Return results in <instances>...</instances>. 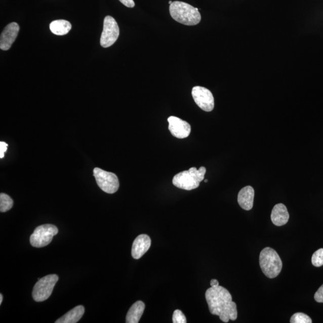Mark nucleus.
Masks as SVG:
<instances>
[{
	"mask_svg": "<svg viewBox=\"0 0 323 323\" xmlns=\"http://www.w3.org/2000/svg\"><path fill=\"white\" fill-rule=\"evenodd\" d=\"M209 310L213 315H218L221 320L228 322L238 317L236 304L226 289L222 286L212 287L206 292Z\"/></svg>",
	"mask_w": 323,
	"mask_h": 323,
	"instance_id": "f257e3e1",
	"label": "nucleus"
},
{
	"mask_svg": "<svg viewBox=\"0 0 323 323\" xmlns=\"http://www.w3.org/2000/svg\"><path fill=\"white\" fill-rule=\"evenodd\" d=\"M94 176L98 186L104 192L113 194L119 188V181L116 174L107 172L99 168L94 170Z\"/></svg>",
	"mask_w": 323,
	"mask_h": 323,
	"instance_id": "0eeeda50",
	"label": "nucleus"
},
{
	"mask_svg": "<svg viewBox=\"0 0 323 323\" xmlns=\"http://www.w3.org/2000/svg\"><path fill=\"white\" fill-rule=\"evenodd\" d=\"M85 313L84 306L78 305L66 313L60 318L55 321L56 323H75L77 322L83 317Z\"/></svg>",
	"mask_w": 323,
	"mask_h": 323,
	"instance_id": "2eb2a0df",
	"label": "nucleus"
},
{
	"mask_svg": "<svg viewBox=\"0 0 323 323\" xmlns=\"http://www.w3.org/2000/svg\"><path fill=\"white\" fill-rule=\"evenodd\" d=\"M206 173V168L201 167L199 170L195 167L190 168L188 171H184L177 174L173 178L174 185L181 189L192 190L199 186L201 181L204 179Z\"/></svg>",
	"mask_w": 323,
	"mask_h": 323,
	"instance_id": "7ed1b4c3",
	"label": "nucleus"
},
{
	"mask_svg": "<svg viewBox=\"0 0 323 323\" xmlns=\"http://www.w3.org/2000/svg\"><path fill=\"white\" fill-rule=\"evenodd\" d=\"M314 299L316 302L323 303V285L319 288L315 293Z\"/></svg>",
	"mask_w": 323,
	"mask_h": 323,
	"instance_id": "4be33fe9",
	"label": "nucleus"
},
{
	"mask_svg": "<svg viewBox=\"0 0 323 323\" xmlns=\"http://www.w3.org/2000/svg\"><path fill=\"white\" fill-rule=\"evenodd\" d=\"M8 144L3 141L0 142V158H2L5 156V153L6 150H8Z\"/></svg>",
	"mask_w": 323,
	"mask_h": 323,
	"instance_id": "5701e85b",
	"label": "nucleus"
},
{
	"mask_svg": "<svg viewBox=\"0 0 323 323\" xmlns=\"http://www.w3.org/2000/svg\"><path fill=\"white\" fill-rule=\"evenodd\" d=\"M208 182V180H205V183H207Z\"/></svg>",
	"mask_w": 323,
	"mask_h": 323,
	"instance_id": "cd10ccee",
	"label": "nucleus"
},
{
	"mask_svg": "<svg viewBox=\"0 0 323 323\" xmlns=\"http://www.w3.org/2000/svg\"><path fill=\"white\" fill-rule=\"evenodd\" d=\"M170 13L175 21L183 25L193 26L201 21L199 9L182 2H174L170 5Z\"/></svg>",
	"mask_w": 323,
	"mask_h": 323,
	"instance_id": "f03ea898",
	"label": "nucleus"
},
{
	"mask_svg": "<svg viewBox=\"0 0 323 323\" xmlns=\"http://www.w3.org/2000/svg\"><path fill=\"white\" fill-rule=\"evenodd\" d=\"M271 218L275 226H284L288 222L289 214L286 207L282 204H276L273 208Z\"/></svg>",
	"mask_w": 323,
	"mask_h": 323,
	"instance_id": "4468645a",
	"label": "nucleus"
},
{
	"mask_svg": "<svg viewBox=\"0 0 323 323\" xmlns=\"http://www.w3.org/2000/svg\"><path fill=\"white\" fill-rule=\"evenodd\" d=\"M211 287H216L219 286V282L216 279H212V281H210Z\"/></svg>",
	"mask_w": 323,
	"mask_h": 323,
	"instance_id": "393cba45",
	"label": "nucleus"
},
{
	"mask_svg": "<svg viewBox=\"0 0 323 323\" xmlns=\"http://www.w3.org/2000/svg\"><path fill=\"white\" fill-rule=\"evenodd\" d=\"M311 262L312 265L315 267L323 265V249H319L313 254Z\"/></svg>",
	"mask_w": 323,
	"mask_h": 323,
	"instance_id": "aec40b11",
	"label": "nucleus"
},
{
	"mask_svg": "<svg viewBox=\"0 0 323 323\" xmlns=\"http://www.w3.org/2000/svg\"><path fill=\"white\" fill-rule=\"evenodd\" d=\"M192 95L194 102L199 108L207 112L212 111L214 107V99L208 89L201 87H194L192 89Z\"/></svg>",
	"mask_w": 323,
	"mask_h": 323,
	"instance_id": "1a4fd4ad",
	"label": "nucleus"
},
{
	"mask_svg": "<svg viewBox=\"0 0 323 323\" xmlns=\"http://www.w3.org/2000/svg\"><path fill=\"white\" fill-rule=\"evenodd\" d=\"M145 304L142 301H137L132 305L126 317L127 323H138L143 315Z\"/></svg>",
	"mask_w": 323,
	"mask_h": 323,
	"instance_id": "dca6fc26",
	"label": "nucleus"
},
{
	"mask_svg": "<svg viewBox=\"0 0 323 323\" xmlns=\"http://www.w3.org/2000/svg\"><path fill=\"white\" fill-rule=\"evenodd\" d=\"M255 197V190L250 186H246L239 191L238 203L243 209L249 211L252 209Z\"/></svg>",
	"mask_w": 323,
	"mask_h": 323,
	"instance_id": "ddd939ff",
	"label": "nucleus"
},
{
	"mask_svg": "<svg viewBox=\"0 0 323 323\" xmlns=\"http://www.w3.org/2000/svg\"><path fill=\"white\" fill-rule=\"evenodd\" d=\"M19 31V26L16 22L7 25L0 37V49L8 51L15 41Z\"/></svg>",
	"mask_w": 323,
	"mask_h": 323,
	"instance_id": "9b49d317",
	"label": "nucleus"
},
{
	"mask_svg": "<svg viewBox=\"0 0 323 323\" xmlns=\"http://www.w3.org/2000/svg\"><path fill=\"white\" fill-rule=\"evenodd\" d=\"M3 296L2 294H0V305L2 304Z\"/></svg>",
	"mask_w": 323,
	"mask_h": 323,
	"instance_id": "a878e982",
	"label": "nucleus"
},
{
	"mask_svg": "<svg viewBox=\"0 0 323 323\" xmlns=\"http://www.w3.org/2000/svg\"><path fill=\"white\" fill-rule=\"evenodd\" d=\"M172 3H173V2H172V1H170V2H169V4H170V5L172 4Z\"/></svg>",
	"mask_w": 323,
	"mask_h": 323,
	"instance_id": "bb28decb",
	"label": "nucleus"
},
{
	"mask_svg": "<svg viewBox=\"0 0 323 323\" xmlns=\"http://www.w3.org/2000/svg\"><path fill=\"white\" fill-rule=\"evenodd\" d=\"M151 239L146 234H141L134 240L132 247V256L135 259H139L150 249Z\"/></svg>",
	"mask_w": 323,
	"mask_h": 323,
	"instance_id": "f8f14e48",
	"label": "nucleus"
},
{
	"mask_svg": "<svg viewBox=\"0 0 323 323\" xmlns=\"http://www.w3.org/2000/svg\"><path fill=\"white\" fill-rule=\"evenodd\" d=\"M58 233L57 226L46 224L39 226L34 230L30 236V243L32 247L42 248L52 242L53 238Z\"/></svg>",
	"mask_w": 323,
	"mask_h": 323,
	"instance_id": "423d86ee",
	"label": "nucleus"
},
{
	"mask_svg": "<svg viewBox=\"0 0 323 323\" xmlns=\"http://www.w3.org/2000/svg\"><path fill=\"white\" fill-rule=\"evenodd\" d=\"M58 279V276L55 274L48 275L38 279L32 291V295L34 301L44 302L50 297Z\"/></svg>",
	"mask_w": 323,
	"mask_h": 323,
	"instance_id": "39448f33",
	"label": "nucleus"
},
{
	"mask_svg": "<svg viewBox=\"0 0 323 323\" xmlns=\"http://www.w3.org/2000/svg\"><path fill=\"white\" fill-rule=\"evenodd\" d=\"M119 36V28L113 17L107 16L104 21V28L100 39L102 47L107 48L113 45Z\"/></svg>",
	"mask_w": 323,
	"mask_h": 323,
	"instance_id": "6e6552de",
	"label": "nucleus"
},
{
	"mask_svg": "<svg viewBox=\"0 0 323 323\" xmlns=\"http://www.w3.org/2000/svg\"><path fill=\"white\" fill-rule=\"evenodd\" d=\"M168 122L169 123V130L174 137L183 139L189 136L191 127L187 122L175 116L168 117Z\"/></svg>",
	"mask_w": 323,
	"mask_h": 323,
	"instance_id": "9d476101",
	"label": "nucleus"
},
{
	"mask_svg": "<svg viewBox=\"0 0 323 323\" xmlns=\"http://www.w3.org/2000/svg\"><path fill=\"white\" fill-rule=\"evenodd\" d=\"M173 322L174 323H186V316L184 315L182 311L179 309L174 311L173 315Z\"/></svg>",
	"mask_w": 323,
	"mask_h": 323,
	"instance_id": "412c9836",
	"label": "nucleus"
},
{
	"mask_svg": "<svg viewBox=\"0 0 323 323\" xmlns=\"http://www.w3.org/2000/svg\"><path fill=\"white\" fill-rule=\"evenodd\" d=\"M259 263L263 273L269 278H276L282 268V260L278 254L270 247H266L262 250Z\"/></svg>",
	"mask_w": 323,
	"mask_h": 323,
	"instance_id": "20e7f679",
	"label": "nucleus"
},
{
	"mask_svg": "<svg viewBox=\"0 0 323 323\" xmlns=\"http://www.w3.org/2000/svg\"><path fill=\"white\" fill-rule=\"evenodd\" d=\"M119 1L128 8H133L135 6V3L133 0H119Z\"/></svg>",
	"mask_w": 323,
	"mask_h": 323,
	"instance_id": "b1692460",
	"label": "nucleus"
},
{
	"mask_svg": "<svg viewBox=\"0 0 323 323\" xmlns=\"http://www.w3.org/2000/svg\"><path fill=\"white\" fill-rule=\"evenodd\" d=\"M71 25L65 20H56L50 24V29L53 34L57 35H64L68 34L71 30Z\"/></svg>",
	"mask_w": 323,
	"mask_h": 323,
	"instance_id": "f3484780",
	"label": "nucleus"
},
{
	"mask_svg": "<svg viewBox=\"0 0 323 323\" xmlns=\"http://www.w3.org/2000/svg\"><path fill=\"white\" fill-rule=\"evenodd\" d=\"M291 323H312V321L308 315L302 312H297L293 314L291 318Z\"/></svg>",
	"mask_w": 323,
	"mask_h": 323,
	"instance_id": "6ab92c4d",
	"label": "nucleus"
},
{
	"mask_svg": "<svg viewBox=\"0 0 323 323\" xmlns=\"http://www.w3.org/2000/svg\"><path fill=\"white\" fill-rule=\"evenodd\" d=\"M13 205V201L8 194H0V212L5 213L11 210Z\"/></svg>",
	"mask_w": 323,
	"mask_h": 323,
	"instance_id": "a211bd4d",
	"label": "nucleus"
}]
</instances>
